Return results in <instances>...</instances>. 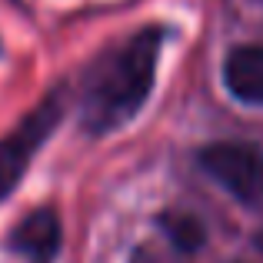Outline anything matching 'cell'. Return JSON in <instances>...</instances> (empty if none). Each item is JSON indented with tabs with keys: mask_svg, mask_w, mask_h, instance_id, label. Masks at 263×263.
<instances>
[{
	"mask_svg": "<svg viewBox=\"0 0 263 263\" xmlns=\"http://www.w3.org/2000/svg\"><path fill=\"white\" fill-rule=\"evenodd\" d=\"M160 44V27H143L140 33L127 37L117 50L103 53L90 67L84 84V103H80V117L90 134L120 130L143 107L150 87H154Z\"/></svg>",
	"mask_w": 263,
	"mask_h": 263,
	"instance_id": "6da1fadb",
	"label": "cell"
},
{
	"mask_svg": "<svg viewBox=\"0 0 263 263\" xmlns=\"http://www.w3.org/2000/svg\"><path fill=\"white\" fill-rule=\"evenodd\" d=\"M60 117H64V97L47 93L17 127L0 140V200H7L17 190L24 170L30 167L33 154L44 147V140L57 130Z\"/></svg>",
	"mask_w": 263,
	"mask_h": 263,
	"instance_id": "7a4b0ae2",
	"label": "cell"
},
{
	"mask_svg": "<svg viewBox=\"0 0 263 263\" xmlns=\"http://www.w3.org/2000/svg\"><path fill=\"white\" fill-rule=\"evenodd\" d=\"M200 167L243 203L263 200V150L243 140H220L200 150Z\"/></svg>",
	"mask_w": 263,
	"mask_h": 263,
	"instance_id": "3957f363",
	"label": "cell"
},
{
	"mask_svg": "<svg viewBox=\"0 0 263 263\" xmlns=\"http://www.w3.org/2000/svg\"><path fill=\"white\" fill-rule=\"evenodd\" d=\"M60 217L53 206H40L30 217H24L10 233V247L27 263H53L60 253Z\"/></svg>",
	"mask_w": 263,
	"mask_h": 263,
	"instance_id": "277c9868",
	"label": "cell"
},
{
	"mask_svg": "<svg viewBox=\"0 0 263 263\" xmlns=\"http://www.w3.org/2000/svg\"><path fill=\"white\" fill-rule=\"evenodd\" d=\"M223 80L237 100L263 103V47L247 44L230 50V57L223 64Z\"/></svg>",
	"mask_w": 263,
	"mask_h": 263,
	"instance_id": "5b68a950",
	"label": "cell"
},
{
	"mask_svg": "<svg viewBox=\"0 0 263 263\" xmlns=\"http://www.w3.org/2000/svg\"><path fill=\"white\" fill-rule=\"evenodd\" d=\"M160 223H163V230H167V237L174 240V247H177V250H183V253L200 250L203 240H206L203 223H200L193 213H163Z\"/></svg>",
	"mask_w": 263,
	"mask_h": 263,
	"instance_id": "8992f818",
	"label": "cell"
},
{
	"mask_svg": "<svg viewBox=\"0 0 263 263\" xmlns=\"http://www.w3.org/2000/svg\"><path fill=\"white\" fill-rule=\"evenodd\" d=\"M257 247L263 250V230H257Z\"/></svg>",
	"mask_w": 263,
	"mask_h": 263,
	"instance_id": "52a82bcc",
	"label": "cell"
}]
</instances>
